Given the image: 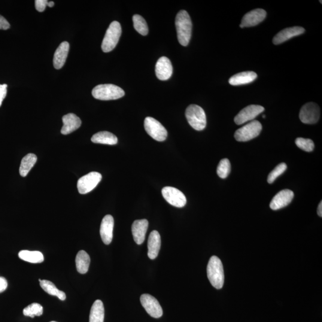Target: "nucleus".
<instances>
[{"instance_id":"nucleus-34","label":"nucleus","mask_w":322,"mask_h":322,"mask_svg":"<svg viewBox=\"0 0 322 322\" xmlns=\"http://www.w3.org/2000/svg\"><path fill=\"white\" fill-rule=\"evenodd\" d=\"M35 2L36 10L39 12H42L46 8L48 1L47 0H36Z\"/></svg>"},{"instance_id":"nucleus-40","label":"nucleus","mask_w":322,"mask_h":322,"mask_svg":"<svg viewBox=\"0 0 322 322\" xmlns=\"http://www.w3.org/2000/svg\"><path fill=\"white\" fill-rule=\"evenodd\" d=\"M55 322V321H51V322Z\"/></svg>"},{"instance_id":"nucleus-17","label":"nucleus","mask_w":322,"mask_h":322,"mask_svg":"<svg viewBox=\"0 0 322 322\" xmlns=\"http://www.w3.org/2000/svg\"><path fill=\"white\" fill-rule=\"evenodd\" d=\"M305 29L303 27L294 26L282 30L273 39V44L278 45L287 41L288 39L299 36L305 33Z\"/></svg>"},{"instance_id":"nucleus-18","label":"nucleus","mask_w":322,"mask_h":322,"mask_svg":"<svg viewBox=\"0 0 322 322\" xmlns=\"http://www.w3.org/2000/svg\"><path fill=\"white\" fill-rule=\"evenodd\" d=\"M149 222L147 220H138L134 221L132 230L134 240L138 245L144 242L147 234Z\"/></svg>"},{"instance_id":"nucleus-1","label":"nucleus","mask_w":322,"mask_h":322,"mask_svg":"<svg viewBox=\"0 0 322 322\" xmlns=\"http://www.w3.org/2000/svg\"><path fill=\"white\" fill-rule=\"evenodd\" d=\"M175 23L179 43L183 46H187L189 43L192 30V20L187 12L185 10L179 11Z\"/></svg>"},{"instance_id":"nucleus-30","label":"nucleus","mask_w":322,"mask_h":322,"mask_svg":"<svg viewBox=\"0 0 322 322\" xmlns=\"http://www.w3.org/2000/svg\"><path fill=\"white\" fill-rule=\"evenodd\" d=\"M23 314L25 317L32 318L40 317L43 314V308L38 303H32L23 309Z\"/></svg>"},{"instance_id":"nucleus-23","label":"nucleus","mask_w":322,"mask_h":322,"mask_svg":"<svg viewBox=\"0 0 322 322\" xmlns=\"http://www.w3.org/2000/svg\"><path fill=\"white\" fill-rule=\"evenodd\" d=\"M92 142L95 144L115 145L118 144V138L110 132H100L93 136Z\"/></svg>"},{"instance_id":"nucleus-9","label":"nucleus","mask_w":322,"mask_h":322,"mask_svg":"<svg viewBox=\"0 0 322 322\" xmlns=\"http://www.w3.org/2000/svg\"><path fill=\"white\" fill-rule=\"evenodd\" d=\"M102 178V175L97 172H91L85 175L78 181L79 193L83 194L90 192L98 185Z\"/></svg>"},{"instance_id":"nucleus-37","label":"nucleus","mask_w":322,"mask_h":322,"mask_svg":"<svg viewBox=\"0 0 322 322\" xmlns=\"http://www.w3.org/2000/svg\"><path fill=\"white\" fill-rule=\"evenodd\" d=\"M7 280L4 278L0 277V293L7 289Z\"/></svg>"},{"instance_id":"nucleus-8","label":"nucleus","mask_w":322,"mask_h":322,"mask_svg":"<svg viewBox=\"0 0 322 322\" xmlns=\"http://www.w3.org/2000/svg\"><path fill=\"white\" fill-rule=\"evenodd\" d=\"M321 111L320 106L317 103L310 102L306 103L301 109L299 117L304 124H314L320 120Z\"/></svg>"},{"instance_id":"nucleus-31","label":"nucleus","mask_w":322,"mask_h":322,"mask_svg":"<svg viewBox=\"0 0 322 322\" xmlns=\"http://www.w3.org/2000/svg\"><path fill=\"white\" fill-rule=\"evenodd\" d=\"M231 170V164L228 159H223L220 161L217 166V172L221 178H226L229 175Z\"/></svg>"},{"instance_id":"nucleus-2","label":"nucleus","mask_w":322,"mask_h":322,"mask_svg":"<svg viewBox=\"0 0 322 322\" xmlns=\"http://www.w3.org/2000/svg\"><path fill=\"white\" fill-rule=\"evenodd\" d=\"M207 276L209 282L215 288L220 290L224 282V269L219 258L212 256L207 266Z\"/></svg>"},{"instance_id":"nucleus-21","label":"nucleus","mask_w":322,"mask_h":322,"mask_svg":"<svg viewBox=\"0 0 322 322\" xmlns=\"http://www.w3.org/2000/svg\"><path fill=\"white\" fill-rule=\"evenodd\" d=\"M69 51V44L64 41L60 44L54 53L53 65L56 69H60L65 65Z\"/></svg>"},{"instance_id":"nucleus-33","label":"nucleus","mask_w":322,"mask_h":322,"mask_svg":"<svg viewBox=\"0 0 322 322\" xmlns=\"http://www.w3.org/2000/svg\"><path fill=\"white\" fill-rule=\"evenodd\" d=\"M296 144L298 147L304 151L311 153L315 148L314 142L311 139L299 138L296 140Z\"/></svg>"},{"instance_id":"nucleus-38","label":"nucleus","mask_w":322,"mask_h":322,"mask_svg":"<svg viewBox=\"0 0 322 322\" xmlns=\"http://www.w3.org/2000/svg\"><path fill=\"white\" fill-rule=\"evenodd\" d=\"M318 214L319 216L322 217V202L321 201L320 203V205L318 206Z\"/></svg>"},{"instance_id":"nucleus-39","label":"nucleus","mask_w":322,"mask_h":322,"mask_svg":"<svg viewBox=\"0 0 322 322\" xmlns=\"http://www.w3.org/2000/svg\"><path fill=\"white\" fill-rule=\"evenodd\" d=\"M54 5V2L53 1H50L48 2L47 6H48V7H53Z\"/></svg>"},{"instance_id":"nucleus-15","label":"nucleus","mask_w":322,"mask_h":322,"mask_svg":"<svg viewBox=\"0 0 322 322\" xmlns=\"http://www.w3.org/2000/svg\"><path fill=\"white\" fill-rule=\"evenodd\" d=\"M114 220L111 215H106L103 218L100 225V234L103 243L106 245L111 244L113 239Z\"/></svg>"},{"instance_id":"nucleus-14","label":"nucleus","mask_w":322,"mask_h":322,"mask_svg":"<svg viewBox=\"0 0 322 322\" xmlns=\"http://www.w3.org/2000/svg\"><path fill=\"white\" fill-rule=\"evenodd\" d=\"M294 197L293 191L284 189L276 194L270 203V207L273 210H278L288 206Z\"/></svg>"},{"instance_id":"nucleus-11","label":"nucleus","mask_w":322,"mask_h":322,"mask_svg":"<svg viewBox=\"0 0 322 322\" xmlns=\"http://www.w3.org/2000/svg\"><path fill=\"white\" fill-rule=\"evenodd\" d=\"M264 111V108L260 105H251L248 106L239 112L234 121H235V123L237 125H242V124L248 122V121H253L258 115L263 113Z\"/></svg>"},{"instance_id":"nucleus-36","label":"nucleus","mask_w":322,"mask_h":322,"mask_svg":"<svg viewBox=\"0 0 322 322\" xmlns=\"http://www.w3.org/2000/svg\"><path fill=\"white\" fill-rule=\"evenodd\" d=\"M10 23L5 18L0 15V29L7 30L10 28Z\"/></svg>"},{"instance_id":"nucleus-5","label":"nucleus","mask_w":322,"mask_h":322,"mask_svg":"<svg viewBox=\"0 0 322 322\" xmlns=\"http://www.w3.org/2000/svg\"><path fill=\"white\" fill-rule=\"evenodd\" d=\"M122 33L120 23L117 21H114L109 25L102 44V49L103 52L108 53L113 50L117 46Z\"/></svg>"},{"instance_id":"nucleus-10","label":"nucleus","mask_w":322,"mask_h":322,"mask_svg":"<svg viewBox=\"0 0 322 322\" xmlns=\"http://www.w3.org/2000/svg\"><path fill=\"white\" fill-rule=\"evenodd\" d=\"M163 198L170 205L177 208H183L186 204L187 200L183 192L175 187H165L162 190Z\"/></svg>"},{"instance_id":"nucleus-3","label":"nucleus","mask_w":322,"mask_h":322,"mask_svg":"<svg viewBox=\"0 0 322 322\" xmlns=\"http://www.w3.org/2000/svg\"><path fill=\"white\" fill-rule=\"evenodd\" d=\"M92 95L96 99L111 100L121 98L125 95V92L114 84H100L94 88Z\"/></svg>"},{"instance_id":"nucleus-22","label":"nucleus","mask_w":322,"mask_h":322,"mask_svg":"<svg viewBox=\"0 0 322 322\" xmlns=\"http://www.w3.org/2000/svg\"><path fill=\"white\" fill-rule=\"evenodd\" d=\"M257 75L253 71H246L238 73L232 76L229 79V83L232 86H241V85L248 84L256 80Z\"/></svg>"},{"instance_id":"nucleus-35","label":"nucleus","mask_w":322,"mask_h":322,"mask_svg":"<svg viewBox=\"0 0 322 322\" xmlns=\"http://www.w3.org/2000/svg\"><path fill=\"white\" fill-rule=\"evenodd\" d=\"M7 84H0V106H1L3 100L7 95Z\"/></svg>"},{"instance_id":"nucleus-19","label":"nucleus","mask_w":322,"mask_h":322,"mask_svg":"<svg viewBox=\"0 0 322 322\" xmlns=\"http://www.w3.org/2000/svg\"><path fill=\"white\" fill-rule=\"evenodd\" d=\"M63 126L61 130L62 135H67L77 130L81 125L80 118L74 114H68L62 118Z\"/></svg>"},{"instance_id":"nucleus-29","label":"nucleus","mask_w":322,"mask_h":322,"mask_svg":"<svg viewBox=\"0 0 322 322\" xmlns=\"http://www.w3.org/2000/svg\"><path fill=\"white\" fill-rule=\"evenodd\" d=\"M133 21L134 27L140 34L144 36L148 35V26L144 17L139 14H135L133 17Z\"/></svg>"},{"instance_id":"nucleus-12","label":"nucleus","mask_w":322,"mask_h":322,"mask_svg":"<svg viewBox=\"0 0 322 322\" xmlns=\"http://www.w3.org/2000/svg\"><path fill=\"white\" fill-rule=\"evenodd\" d=\"M141 302L145 311L151 317L157 319L162 317V309L156 298L150 294H143L141 297Z\"/></svg>"},{"instance_id":"nucleus-25","label":"nucleus","mask_w":322,"mask_h":322,"mask_svg":"<svg viewBox=\"0 0 322 322\" xmlns=\"http://www.w3.org/2000/svg\"><path fill=\"white\" fill-rule=\"evenodd\" d=\"M76 267L77 271L81 274H86L89 270L90 257L86 251H79L75 258Z\"/></svg>"},{"instance_id":"nucleus-6","label":"nucleus","mask_w":322,"mask_h":322,"mask_svg":"<svg viewBox=\"0 0 322 322\" xmlns=\"http://www.w3.org/2000/svg\"><path fill=\"white\" fill-rule=\"evenodd\" d=\"M262 125L258 121H252L247 125L242 127L236 131L235 138L238 142H248L259 136Z\"/></svg>"},{"instance_id":"nucleus-27","label":"nucleus","mask_w":322,"mask_h":322,"mask_svg":"<svg viewBox=\"0 0 322 322\" xmlns=\"http://www.w3.org/2000/svg\"><path fill=\"white\" fill-rule=\"evenodd\" d=\"M37 161L35 154H29L23 158L21 161L19 172L22 177H26Z\"/></svg>"},{"instance_id":"nucleus-20","label":"nucleus","mask_w":322,"mask_h":322,"mask_svg":"<svg viewBox=\"0 0 322 322\" xmlns=\"http://www.w3.org/2000/svg\"><path fill=\"white\" fill-rule=\"evenodd\" d=\"M161 245V239L159 232L157 230L153 231L149 237L148 242V255L150 259H156L159 256Z\"/></svg>"},{"instance_id":"nucleus-7","label":"nucleus","mask_w":322,"mask_h":322,"mask_svg":"<svg viewBox=\"0 0 322 322\" xmlns=\"http://www.w3.org/2000/svg\"><path fill=\"white\" fill-rule=\"evenodd\" d=\"M144 126L146 132L151 138L159 142L165 141L168 133L165 127L159 121L153 117H147L145 120Z\"/></svg>"},{"instance_id":"nucleus-26","label":"nucleus","mask_w":322,"mask_h":322,"mask_svg":"<svg viewBox=\"0 0 322 322\" xmlns=\"http://www.w3.org/2000/svg\"><path fill=\"white\" fill-rule=\"evenodd\" d=\"M39 283L42 289L45 293L51 295V296H56L59 299L62 301L66 300V294L64 292L60 291L56 287L53 282L47 280H41L39 279Z\"/></svg>"},{"instance_id":"nucleus-24","label":"nucleus","mask_w":322,"mask_h":322,"mask_svg":"<svg viewBox=\"0 0 322 322\" xmlns=\"http://www.w3.org/2000/svg\"><path fill=\"white\" fill-rule=\"evenodd\" d=\"M105 318L104 306L101 300H97L91 309L89 322H103Z\"/></svg>"},{"instance_id":"nucleus-28","label":"nucleus","mask_w":322,"mask_h":322,"mask_svg":"<svg viewBox=\"0 0 322 322\" xmlns=\"http://www.w3.org/2000/svg\"><path fill=\"white\" fill-rule=\"evenodd\" d=\"M19 257L21 260L31 263H41L44 260L43 254L39 251H20Z\"/></svg>"},{"instance_id":"nucleus-13","label":"nucleus","mask_w":322,"mask_h":322,"mask_svg":"<svg viewBox=\"0 0 322 322\" xmlns=\"http://www.w3.org/2000/svg\"><path fill=\"white\" fill-rule=\"evenodd\" d=\"M266 11L262 8H257L248 12L243 17L240 27L255 26L262 22L266 17Z\"/></svg>"},{"instance_id":"nucleus-32","label":"nucleus","mask_w":322,"mask_h":322,"mask_svg":"<svg viewBox=\"0 0 322 322\" xmlns=\"http://www.w3.org/2000/svg\"><path fill=\"white\" fill-rule=\"evenodd\" d=\"M287 169V165L286 163H281L279 164L278 165L275 167V168L272 170V172L270 173L268 178H267V181L269 184H272L274 182L276 178L279 176L283 174Z\"/></svg>"},{"instance_id":"nucleus-4","label":"nucleus","mask_w":322,"mask_h":322,"mask_svg":"<svg viewBox=\"0 0 322 322\" xmlns=\"http://www.w3.org/2000/svg\"><path fill=\"white\" fill-rule=\"evenodd\" d=\"M186 117L190 126L195 130L202 131L206 126L205 111L196 105H190L186 110Z\"/></svg>"},{"instance_id":"nucleus-16","label":"nucleus","mask_w":322,"mask_h":322,"mask_svg":"<svg viewBox=\"0 0 322 322\" xmlns=\"http://www.w3.org/2000/svg\"><path fill=\"white\" fill-rule=\"evenodd\" d=\"M172 69L171 62L168 57H161L156 64L157 77L161 81L168 80L171 77Z\"/></svg>"}]
</instances>
